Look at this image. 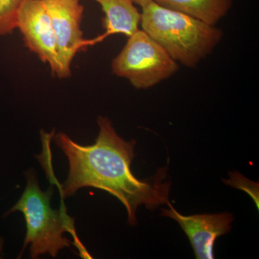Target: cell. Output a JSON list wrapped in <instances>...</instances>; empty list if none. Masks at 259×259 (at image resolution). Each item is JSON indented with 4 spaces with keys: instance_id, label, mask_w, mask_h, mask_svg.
Masks as SVG:
<instances>
[{
    "instance_id": "6",
    "label": "cell",
    "mask_w": 259,
    "mask_h": 259,
    "mask_svg": "<svg viewBox=\"0 0 259 259\" xmlns=\"http://www.w3.org/2000/svg\"><path fill=\"white\" fill-rule=\"evenodd\" d=\"M17 28L25 47L50 66L54 76H60L57 42L50 17L42 0H25L17 15Z\"/></svg>"
},
{
    "instance_id": "3",
    "label": "cell",
    "mask_w": 259,
    "mask_h": 259,
    "mask_svg": "<svg viewBox=\"0 0 259 259\" xmlns=\"http://www.w3.org/2000/svg\"><path fill=\"white\" fill-rule=\"evenodd\" d=\"M25 177L27 185L23 195L10 211L23 213L26 222L23 252L30 245L32 258L46 253L56 257L63 248L71 246V241L64 236L65 233H69L83 258H91L80 242L75 229L74 219L67 214L64 204L59 209L51 207L52 187L42 192L34 169L25 172Z\"/></svg>"
},
{
    "instance_id": "7",
    "label": "cell",
    "mask_w": 259,
    "mask_h": 259,
    "mask_svg": "<svg viewBox=\"0 0 259 259\" xmlns=\"http://www.w3.org/2000/svg\"><path fill=\"white\" fill-rule=\"evenodd\" d=\"M167 204L169 209H162V215L171 218L180 224L190 239L196 258H214V243L218 237L231 231L234 221L233 214L225 212L185 216L177 212L169 202Z\"/></svg>"
},
{
    "instance_id": "8",
    "label": "cell",
    "mask_w": 259,
    "mask_h": 259,
    "mask_svg": "<svg viewBox=\"0 0 259 259\" xmlns=\"http://www.w3.org/2000/svg\"><path fill=\"white\" fill-rule=\"evenodd\" d=\"M105 13L104 36L122 33L130 37L139 30L141 13L134 6L132 0H95Z\"/></svg>"
},
{
    "instance_id": "5",
    "label": "cell",
    "mask_w": 259,
    "mask_h": 259,
    "mask_svg": "<svg viewBox=\"0 0 259 259\" xmlns=\"http://www.w3.org/2000/svg\"><path fill=\"white\" fill-rule=\"evenodd\" d=\"M80 0H42L55 33L58 60L60 66L59 79L69 77L71 66L76 54L93 45L95 40L83 38L81 30L83 7Z\"/></svg>"
},
{
    "instance_id": "11",
    "label": "cell",
    "mask_w": 259,
    "mask_h": 259,
    "mask_svg": "<svg viewBox=\"0 0 259 259\" xmlns=\"http://www.w3.org/2000/svg\"><path fill=\"white\" fill-rule=\"evenodd\" d=\"M229 180H223L226 185L238 189L248 194L256 205L259 207V186L258 183L248 180L238 171L230 172Z\"/></svg>"
},
{
    "instance_id": "12",
    "label": "cell",
    "mask_w": 259,
    "mask_h": 259,
    "mask_svg": "<svg viewBox=\"0 0 259 259\" xmlns=\"http://www.w3.org/2000/svg\"><path fill=\"white\" fill-rule=\"evenodd\" d=\"M134 2V4H136L141 6V8L145 6V5H147L148 3H151V2L153 1V0H132Z\"/></svg>"
},
{
    "instance_id": "1",
    "label": "cell",
    "mask_w": 259,
    "mask_h": 259,
    "mask_svg": "<svg viewBox=\"0 0 259 259\" xmlns=\"http://www.w3.org/2000/svg\"><path fill=\"white\" fill-rule=\"evenodd\" d=\"M97 122L100 131L92 146L76 144L64 133L54 137L69 163V175L60 188L61 199L84 187L106 191L125 206L129 224L136 226L140 206L153 209L169 202L171 182H163L164 169L151 180H138L131 168L136 141L120 137L108 117L100 116Z\"/></svg>"
},
{
    "instance_id": "10",
    "label": "cell",
    "mask_w": 259,
    "mask_h": 259,
    "mask_svg": "<svg viewBox=\"0 0 259 259\" xmlns=\"http://www.w3.org/2000/svg\"><path fill=\"white\" fill-rule=\"evenodd\" d=\"M25 0H0V37L13 33L17 28V15Z\"/></svg>"
},
{
    "instance_id": "9",
    "label": "cell",
    "mask_w": 259,
    "mask_h": 259,
    "mask_svg": "<svg viewBox=\"0 0 259 259\" xmlns=\"http://www.w3.org/2000/svg\"><path fill=\"white\" fill-rule=\"evenodd\" d=\"M160 6L216 26L231 10L233 0H153Z\"/></svg>"
},
{
    "instance_id": "2",
    "label": "cell",
    "mask_w": 259,
    "mask_h": 259,
    "mask_svg": "<svg viewBox=\"0 0 259 259\" xmlns=\"http://www.w3.org/2000/svg\"><path fill=\"white\" fill-rule=\"evenodd\" d=\"M142 30L168 55L186 67L194 68L212 54L223 37L222 30L154 1L142 8Z\"/></svg>"
},
{
    "instance_id": "4",
    "label": "cell",
    "mask_w": 259,
    "mask_h": 259,
    "mask_svg": "<svg viewBox=\"0 0 259 259\" xmlns=\"http://www.w3.org/2000/svg\"><path fill=\"white\" fill-rule=\"evenodd\" d=\"M180 69L178 63L143 30L128 37L112 62V72L128 80L138 90H147L169 79Z\"/></svg>"
}]
</instances>
